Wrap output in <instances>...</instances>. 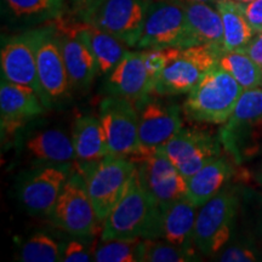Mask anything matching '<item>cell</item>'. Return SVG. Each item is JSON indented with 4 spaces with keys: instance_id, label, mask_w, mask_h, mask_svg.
Here are the masks:
<instances>
[{
    "instance_id": "obj_1",
    "label": "cell",
    "mask_w": 262,
    "mask_h": 262,
    "mask_svg": "<svg viewBox=\"0 0 262 262\" xmlns=\"http://www.w3.org/2000/svg\"><path fill=\"white\" fill-rule=\"evenodd\" d=\"M162 206L141 182L137 168L129 189L104 220L102 241L159 239Z\"/></svg>"
},
{
    "instance_id": "obj_2",
    "label": "cell",
    "mask_w": 262,
    "mask_h": 262,
    "mask_svg": "<svg viewBox=\"0 0 262 262\" xmlns=\"http://www.w3.org/2000/svg\"><path fill=\"white\" fill-rule=\"evenodd\" d=\"M243 93V86L217 66L189 91L183 111L186 117L196 122L224 124L232 116Z\"/></svg>"
},
{
    "instance_id": "obj_3",
    "label": "cell",
    "mask_w": 262,
    "mask_h": 262,
    "mask_svg": "<svg viewBox=\"0 0 262 262\" xmlns=\"http://www.w3.org/2000/svg\"><path fill=\"white\" fill-rule=\"evenodd\" d=\"M80 171L97 220L102 221L125 195L135 175L136 165L127 157L108 155L98 162L80 164Z\"/></svg>"
},
{
    "instance_id": "obj_4",
    "label": "cell",
    "mask_w": 262,
    "mask_h": 262,
    "mask_svg": "<svg viewBox=\"0 0 262 262\" xmlns=\"http://www.w3.org/2000/svg\"><path fill=\"white\" fill-rule=\"evenodd\" d=\"M224 48L201 44L182 49L162 72L156 81L153 93L160 96L187 94L202 78L219 66V57Z\"/></svg>"
},
{
    "instance_id": "obj_5",
    "label": "cell",
    "mask_w": 262,
    "mask_h": 262,
    "mask_svg": "<svg viewBox=\"0 0 262 262\" xmlns=\"http://www.w3.org/2000/svg\"><path fill=\"white\" fill-rule=\"evenodd\" d=\"M148 4L146 0H96L80 12V17L114 35L126 47L136 48Z\"/></svg>"
},
{
    "instance_id": "obj_6",
    "label": "cell",
    "mask_w": 262,
    "mask_h": 262,
    "mask_svg": "<svg viewBox=\"0 0 262 262\" xmlns=\"http://www.w3.org/2000/svg\"><path fill=\"white\" fill-rule=\"evenodd\" d=\"M129 159L135 163L142 185L162 208L187 196V180L160 147L143 146Z\"/></svg>"
},
{
    "instance_id": "obj_7",
    "label": "cell",
    "mask_w": 262,
    "mask_h": 262,
    "mask_svg": "<svg viewBox=\"0 0 262 262\" xmlns=\"http://www.w3.org/2000/svg\"><path fill=\"white\" fill-rule=\"evenodd\" d=\"M238 198L231 188H222L196 214L194 245L204 255L217 253L231 237Z\"/></svg>"
},
{
    "instance_id": "obj_8",
    "label": "cell",
    "mask_w": 262,
    "mask_h": 262,
    "mask_svg": "<svg viewBox=\"0 0 262 262\" xmlns=\"http://www.w3.org/2000/svg\"><path fill=\"white\" fill-rule=\"evenodd\" d=\"M100 120L108 155L129 158L143 147L139 136V112L131 101L118 96L106 97L100 106Z\"/></svg>"
},
{
    "instance_id": "obj_9",
    "label": "cell",
    "mask_w": 262,
    "mask_h": 262,
    "mask_svg": "<svg viewBox=\"0 0 262 262\" xmlns=\"http://www.w3.org/2000/svg\"><path fill=\"white\" fill-rule=\"evenodd\" d=\"M187 48V27L183 4L173 0L149 3L136 48Z\"/></svg>"
},
{
    "instance_id": "obj_10",
    "label": "cell",
    "mask_w": 262,
    "mask_h": 262,
    "mask_svg": "<svg viewBox=\"0 0 262 262\" xmlns=\"http://www.w3.org/2000/svg\"><path fill=\"white\" fill-rule=\"evenodd\" d=\"M51 214L56 226L67 233L78 237L93 233L98 220L83 175L70 176Z\"/></svg>"
},
{
    "instance_id": "obj_11",
    "label": "cell",
    "mask_w": 262,
    "mask_h": 262,
    "mask_svg": "<svg viewBox=\"0 0 262 262\" xmlns=\"http://www.w3.org/2000/svg\"><path fill=\"white\" fill-rule=\"evenodd\" d=\"M0 61L4 79L31 88L47 103L38 78L35 31L8 39L2 48Z\"/></svg>"
},
{
    "instance_id": "obj_12",
    "label": "cell",
    "mask_w": 262,
    "mask_h": 262,
    "mask_svg": "<svg viewBox=\"0 0 262 262\" xmlns=\"http://www.w3.org/2000/svg\"><path fill=\"white\" fill-rule=\"evenodd\" d=\"M160 149L187 180L216 158L219 145L214 137L203 131L181 129L165 145L160 146Z\"/></svg>"
},
{
    "instance_id": "obj_13",
    "label": "cell",
    "mask_w": 262,
    "mask_h": 262,
    "mask_svg": "<svg viewBox=\"0 0 262 262\" xmlns=\"http://www.w3.org/2000/svg\"><path fill=\"white\" fill-rule=\"evenodd\" d=\"M37 34V68L45 101L62 97L70 86V77L58 42L56 28H42Z\"/></svg>"
},
{
    "instance_id": "obj_14",
    "label": "cell",
    "mask_w": 262,
    "mask_h": 262,
    "mask_svg": "<svg viewBox=\"0 0 262 262\" xmlns=\"http://www.w3.org/2000/svg\"><path fill=\"white\" fill-rule=\"evenodd\" d=\"M139 112V136L142 146L165 145L182 129L180 107L164 103L150 96L136 104Z\"/></svg>"
},
{
    "instance_id": "obj_15",
    "label": "cell",
    "mask_w": 262,
    "mask_h": 262,
    "mask_svg": "<svg viewBox=\"0 0 262 262\" xmlns=\"http://www.w3.org/2000/svg\"><path fill=\"white\" fill-rule=\"evenodd\" d=\"M70 179L66 164H52L37 170L22 185L19 195L29 211L51 214L64 183Z\"/></svg>"
},
{
    "instance_id": "obj_16",
    "label": "cell",
    "mask_w": 262,
    "mask_h": 262,
    "mask_svg": "<svg viewBox=\"0 0 262 262\" xmlns=\"http://www.w3.org/2000/svg\"><path fill=\"white\" fill-rule=\"evenodd\" d=\"M106 89L111 96L126 98L140 103L155 90L145 66L143 51H127L108 75Z\"/></svg>"
},
{
    "instance_id": "obj_17",
    "label": "cell",
    "mask_w": 262,
    "mask_h": 262,
    "mask_svg": "<svg viewBox=\"0 0 262 262\" xmlns=\"http://www.w3.org/2000/svg\"><path fill=\"white\" fill-rule=\"evenodd\" d=\"M55 28L58 32L71 33L85 42L96 58L100 72L110 74L126 54V45L110 33L81 19L79 22L55 18Z\"/></svg>"
},
{
    "instance_id": "obj_18",
    "label": "cell",
    "mask_w": 262,
    "mask_h": 262,
    "mask_svg": "<svg viewBox=\"0 0 262 262\" xmlns=\"http://www.w3.org/2000/svg\"><path fill=\"white\" fill-rule=\"evenodd\" d=\"M41 98L31 88L11 83L3 78L0 85L2 131L10 134L32 118L42 113Z\"/></svg>"
},
{
    "instance_id": "obj_19",
    "label": "cell",
    "mask_w": 262,
    "mask_h": 262,
    "mask_svg": "<svg viewBox=\"0 0 262 262\" xmlns=\"http://www.w3.org/2000/svg\"><path fill=\"white\" fill-rule=\"evenodd\" d=\"M196 206L187 196L163 206L160 217V238L176 247L194 250Z\"/></svg>"
},
{
    "instance_id": "obj_20",
    "label": "cell",
    "mask_w": 262,
    "mask_h": 262,
    "mask_svg": "<svg viewBox=\"0 0 262 262\" xmlns=\"http://www.w3.org/2000/svg\"><path fill=\"white\" fill-rule=\"evenodd\" d=\"M183 6L187 27V48L201 44L224 48V25L219 10L212 9L206 3H191Z\"/></svg>"
},
{
    "instance_id": "obj_21",
    "label": "cell",
    "mask_w": 262,
    "mask_h": 262,
    "mask_svg": "<svg viewBox=\"0 0 262 262\" xmlns=\"http://www.w3.org/2000/svg\"><path fill=\"white\" fill-rule=\"evenodd\" d=\"M56 32L70 83L77 88L89 86L95 75L100 71L94 54L77 35Z\"/></svg>"
},
{
    "instance_id": "obj_22",
    "label": "cell",
    "mask_w": 262,
    "mask_h": 262,
    "mask_svg": "<svg viewBox=\"0 0 262 262\" xmlns=\"http://www.w3.org/2000/svg\"><path fill=\"white\" fill-rule=\"evenodd\" d=\"M73 146L75 159L80 164L98 162L108 156L106 135L100 118L80 117L73 127Z\"/></svg>"
},
{
    "instance_id": "obj_23",
    "label": "cell",
    "mask_w": 262,
    "mask_h": 262,
    "mask_svg": "<svg viewBox=\"0 0 262 262\" xmlns=\"http://www.w3.org/2000/svg\"><path fill=\"white\" fill-rule=\"evenodd\" d=\"M231 173L225 159L214 158L187 179V198L201 208L222 189Z\"/></svg>"
},
{
    "instance_id": "obj_24",
    "label": "cell",
    "mask_w": 262,
    "mask_h": 262,
    "mask_svg": "<svg viewBox=\"0 0 262 262\" xmlns=\"http://www.w3.org/2000/svg\"><path fill=\"white\" fill-rule=\"evenodd\" d=\"M216 9L220 12L224 25L225 50H243L255 35V32L245 17L242 3L217 0Z\"/></svg>"
},
{
    "instance_id": "obj_25",
    "label": "cell",
    "mask_w": 262,
    "mask_h": 262,
    "mask_svg": "<svg viewBox=\"0 0 262 262\" xmlns=\"http://www.w3.org/2000/svg\"><path fill=\"white\" fill-rule=\"evenodd\" d=\"M28 152L42 163L67 164L75 159L73 141L60 130H47L31 137L26 143Z\"/></svg>"
},
{
    "instance_id": "obj_26",
    "label": "cell",
    "mask_w": 262,
    "mask_h": 262,
    "mask_svg": "<svg viewBox=\"0 0 262 262\" xmlns=\"http://www.w3.org/2000/svg\"><path fill=\"white\" fill-rule=\"evenodd\" d=\"M257 127H262V89L260 86L244 90L222 133L253 130Z\"/></svg>"
},
{
    "instance_id": "obj_27",
    "label": "cell",
    "mask_w": 262,
    "mask_h": 262,
    "mask_svg": "<svg viewBox=\"0 0 262 262\" xmlns=\"http://www.w3.org/2000/svg\"><path fill=\"white\" fill-rule=\"evenodd\" d=\"M219 66L228 72L244 90L262 85V70L242 50H224L219 57Z\"/></svg>"
},
{
    "instance_id": "obj_28",
    "label": "cell",
    "mask_w": 262,
    "mask_h": 262,
    "mask_svg": "<svg viewBox=\"0 0 262 262\" xmlns=\"http://www.w3.org/2000/svg\"><path fill=\"white\" fill-rule=\"evenodd\" d=\"M95 253L98 262H136L142 261L143 239H112L103 241Z\"/></svg>"
},
{
    "instance_id": "obj_29",
    "label": "cell",
    "mask_w": 262,
    "mask_h": 262,
    "mask_svg": "<svg viewBox=\"0 0 262 262\" xmlns=\"http://www.w3.org/2000/svg\"><path fill=\"white\" fill-rule=\"evenodd\" d=\"M6 5L19 18H56L61 14L62 0H5Z\"/></svg>"
},
{
    "instance_id": "obj_30",
    "label": "cell",
    "mask_w": 262,
    "mask_h": 262,
    "mask_svg": "<svg viewBox=\"0 0 262 262\" xmlns=\"http://www.w3.org/2000/svg\"><path fill=\"white\" fill-rule=\"evenodd\" d=\"M194 250L176 247L158 239H143L142 261L147 262H185L194 260Z\"/></svg>"
},
{
    "instance_id": "obj_31",
    "label": "cell",
    "mask_w": 262,
    "mask_h": 262,
    "mask_svg": "<svg viewBox=\"0 0 262 262\" xmlns=\"http://www.w3.org/2000/svg\"><path fill=\"white\" fill-rule=\"evenodd\" d=\"M61 249L48 234L38 233L26 242L21 250L25 262H56L61 260Z\"/></svg>"
},
{
    "instance_id": "obj_32",
    "label": "cell",
    "mask_w": 262,
    "mask_h": 262,
    "mask_svg": "<svg viewBox=\"0 0 262 262\" xmlns=\"http://www.w3.org/2000/svg\"><path fill=\"white\" fill-rule=\"evenodd\" d=\"M181 48H160V49H147L143 51V57H145V66L147 73L153 85H156L157 79L162 72L165 70L172 60H175L181 52Z\"/></svg>"
},
{
    "instance_id": "obj_33",
    "label": "cell",
    "mask_w": 262,
    "mask_h": 262,
    "mask_svg": "<svg viewBox=\"0 0 262 262\" xmlns=\"http://www.w3.org/2000/svg\"><path fill=\"white\" fill-rule=\"evenodd\" d=\"M90 254L80 242L72 241L63 248L61 261L64 262H88L90 261Z\"/></svg>"
},
{
    "instance_id": "obj_34",
    "label": "cell",
    "mask_w": 262,
    "mask_h": 262,
    "mask_svg": "<svg viewBox=\"0 0 262 262\" xmlns=\"http://www.w3.org/2000/svg\"><path fill=\"white\" fill-rule=\"evenodd\" d=\"M245 17L255 33L262 31V0H254L251 3H242Z\"/></svg>"
},
{
    "instance_id": "obj_35",
    "label": "cell",
    "mask_w": 262,
    "mask_h": 262,
    "mask_svg": "<svg viewBox=\"0 0 262 262\" xmlns=\"http://www.w3.org/2000/svg\"><path fill=\"white\" fill-rule=\"evenodd\" d=\"M242 51H244L262 70V31L255 33L251 40Z\"/></svg>"
},
{
    "instance_id": "obj_36",
    "label": "cell",
    "mask_w": 262,
    "mask_h": 262,
    "mask_svg": "<svg viewBox=\"0 0 262 262\" xmlns=\"http://www.w3.org/2000/svg\"><path fill=\"white\" fill-rule=\"evenodd\" d=\"M255 260H256V257H255V255L250 250L237 247L227 249L220 257V261L225 262H247Z\"/></svg>"
},
{
    "instance_id": "obj_37",
    "label": "cell",
    "mask_w": 262,
    "mask_h": 262,
    "mask_svg": "<svg viewBox=\"0 0 262 262\" xmlns=\"http://www.w3.org/2000/svg\"><path fill=\"white\" fill-rule=\"evenodd\" d=\"M96 2V0H73L74 5L77 6L78 10L81 12L83 10H85L86 8H89V6L93 4V3Z\"/></svg>"
},
{
    "instance_id": "obj_38",
    "label": "cell",
    "mask_w": 262,
    "mask_h": 262,
    "mask_svg": "<svg viewBox=\"0 0 262 262\" xmlns=\"http://www.w3.org/2000/svg\"><path fill=\"white\" fill-rule=\"evenodd\" d=\"M173 2H178L180 4H191V3H210L214 0H173Z\"/></svg>"
},
{
    "instance_id": "obj_39",
    "label": "cell",
    "mask_w": 262,
    "mask_h": 262,
    "mask_svg": "<svg viewBox=\"0 0 262 262\" xmlns=\"http://www.w3.org/2000/svg\"><path fill=\"white\" fill-rule=\"evenodd\" d=\"M237 2L244 3V4H247V3H251V2H254V0H237Z\"/></svg>"
}]
</instances>
